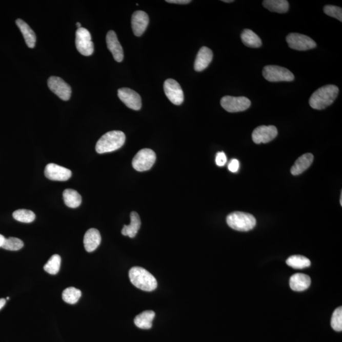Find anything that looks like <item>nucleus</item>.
Segmentation results:
<instances>
[{
    "label": "nucleus",
    "mask_w": 342,
    "mask_h": 342,
    "mask_svg": "<svg viewBox=\"0 0 342 342\" xmlns=\"http://www.w3.org/2000/svg\"><path fill=\"white\" fill-rule=\"evenodd\" d=\"M339 92L337 86L328 85L317 89L309 99V105L312 109L323 110L335 102Z\"/></svg>",
    "instance_id": "f257e3e1"
},
{
    "label": "nucleus",
    "mask_w": 342,
    "mask_h": 342,
    "mask_svg": "<svg viewBox=\"0 0 342 342\" xmlns=\"http://www.w3.org/2000/svg\"><path fill=\"white\" fill-rule=\"evenodd\" d=\"M129 277L132 284L140 290L152 292L157 289V280L152 274L144 268H132L129 270Z\"/></svg>",
    "instance_id": "f03ea898"
},
{
    "label": "nucleus",
    "mask_w": 342,
    "mask_h": 342,
    "mask_svg": "<svg viewBox=\"0 0 342 342\" xmlns=\"http://www.w3.org/2000/svg\"><path fill=\"white\" fill-rule=\"evenodd\" d=\"M125 134L120 131H112L104 134L96 145V151L98 153L114 152L119 149L125 144Z\"/></svg>",
    "instance_id": "7ed1b4c3"
},
{
    "label": "nucleus",
    "mask_w": 342,
    "mask_h": 342,
    "mask_svg": "<svg viewBox=\"0 0 342 342\" xmlns=\"http://www.w3.org/2000/svg\"><path fill=\"white\" fill-rule=\"evenodd\" d=\"M226 222L231 228L239 231L252 230L256 225V219L252 214L239 211L229 214Z\"/></svg>",
    "instance_id": "20e7f679"
},
{
    "label": "nucleus",
    "mask_w": 342,
    "mask_h": 342,
    "mask_svg": "<svg viewBox=\"0 0 342 342\" xmlns=\"http://www.w3.org/2000/svg\"><path fill=\"white\" fill-rule=\"evenodd\" d=\"M264 77L269 82H292L295 76L289 69L278 66H267L263 69Z\"/></svg>",
    "instance_id": "39448f33"
},
{
    "label": "nucleus",
    "mask_w": 342,
    "mask_h": 342,
    "mask_svg": "<svg viewBox=\"0 0 342 342\" xmlns=\"http://www.w3.org/2000/svg\"><path fill=\"white\" fill-rule=\"evenodd\" d=\"M155 160V153L152 150L145 149L139 150L134 156L132 165L137 171H147L152 168Z\"/></svg>",
    "instance_id": "423d86ee"
},
{
    "label": "nucleus",
    "mask_w": 342,
    "mask_h": 342,
    "mask_svg": "<svg viewBox=\"0 0 342 342\" xmlns=\"http://www.w3.org/2000/svg\"><path fill=\"white\" fill-rule=\"evenodd\" d=\"M75 47L83 55L90 56L93 53L94 44L91 34L86 28H80L75 32Z\"/></svg>",
    "instance_id": "0eeeda50"
},
{
    "label": "nucleus",
    "mask_w": 342,
    "mask_h": 342,
    "mask_svg": "<svg viewBox=\"0 0 342 342\" xmlns=\"http://www.w3.org/2000/svg\"><path fill=\"white\" fill-rule=\"evenodd\" d=\"M220 105L228 112H243L251 106V102L244 96H225L220 100Z\"/></svg>",
    "instance_id": "6e6552de"
},
{
    "label": "nucleus",
    "mask_w": 342,
    "mask_h": 342,
    "mask_svg": "<svg viewBox=\"0 0 342 342\" xmlns=\"http://www.w3.org/2000/svg\"><path fill=\"white\" fill-rule=\"evenodd\" d=\"M288 45L293 50L306 51L316 48V43L310 37L298 33H290L287 36Z\"/></svg>",
    "instance_id": "1a4fd4ad"
},
{
    "label": "nucleus",
    "mask_w": 342,
    "mask_h": 342,
    "mask_svg": "<svg viewBox=\"0 0 342 342\" xmlns=\"http://www.w3.org/2000/svg\"><path fill=\"white\" fill-rule=\"evenodd\" d=\"M48 86L50 90L63 100L67 101L71 98L72 89L62 78L52 76L48 79Z\"/></svg>",
    "instance_id": "9d476101"
},
{
    "label": "nucleus",
    "mask_w": 342,
    "mask_h": 342,
    "mask_svg": "<svg viewBox=\"0 0 342 342\" xmlns=\"http://www.w3.org/2000/svg\"><path fill=\"white\" fill-rule=\"evenodd\" d=\"M164 92L172 104L179 106L184 101V93L178 83L172 79H168L164 82Z\"/></svg>",
    "instance_id": "9b49d317"
},
{
    "label": "nucleus",
    "mask_w": 342,
    "mask_h": 342,
    "mask_svg": "<svg viewBox=\"0 0 342 342\" xmlns=\"http://www.w3.org/2000/svg\"><path fill=\"white\" fill-rule=\"evenodd\" d=\"M278 135V129L274 126H260L252 133L253 142L256 144H267Z\"/></svg>",
    "instance_id": "f8f14e48"
},
{
    "label": "nucleus",
    "mask_w": 342,
    "mask_h": 342,
    "mask_svg": "<svg viewBox=\"0 0 342 342\" xmlns=\"http://www.w3.org/2000/svg\"><path fill=\"white\" fill-rule=\"evenodd\" d=\"M118 96L129 109L139 110L142 108V98L138 93L131 89H118Z\"/></svg>",
    "instance_id": "ddd939ff"
},
{
    "label": "nucleus",
    "mask_w": 342,
    "mask_h": 342,
    "mask_svg": "<svg viewBox=\"0 0 342 342\" xmlns=\"http://www.w3.org/2000/svg\"><path fill=\"white\" fill-rule=\"evenodd\" d=\"M45 175L52 181L66 182L71 178L72 172L69 169L55 164H49L46 166Z\"/></svg>",
    "instance_id": "4468645a"
},
{
    "label": "nucleus",
    "mask_w": 342,
    "mask_h": 342,
    "mask_svg": "<svg viewBox=\"0 0 342 342\" xmlns=\"http://www.w3.org/2000/svg\"><path fill=\"white\" fill-rule=\"evenodd\" d=\"M149 23V17L144 11H136L132 15L131 25L134 34L136 36H141L146 30Z\"/></svg>",
    "instance_id": "2eb2a0df"
},
{
    "label": "nucleus",
    "mask_w": 342,
    "mask_h": 342,
    "mask_svg": "<svg viewBox=\"0 0 342 342\" xmlns=\"http://www.w3.org/2000/svg\"><path fill=\"white\" fill-rule=\"evenodd\" d=\"M108 49L112 53L114 60L121 63L124 58V51L122 46L118 42L116 33L114 31L108 32L106 36Z\"/></svg>",
    "instance_id": "dca6fc26"
},
{
    "label": "nucleus",
    "mask_w": 342,
    "mask_h": 342,
    "mask_svg": "<svg viewBox=\"0 0 342 342\" xmlns=\"http://www.w3.org/2000/svg\"><path fill=\"white\" fill-rule=\"evenodd\" d=\"M213 58V53L209 48L203 47L199 50L194 64L196 71L201 72L207 69Z\"/></svg>",
    "instance_id": "f3484780"
},
{
    "label": "nucleus",
    "mask_w": 342,
    "mask_h": 342,
    "mask_svg": "<svg viewBox=\"0 0 342 342\" xmlns=\"http://www.w3.org/2000/svg\"><path fill=\"white\" fill-rule=\"evenodd\" d=\"M102 240L100 233L95 228H91L86 231L83 239L85 250L88 252H92L100 245Z\"/></svg>",
    "instance_id": "a211bd4d"
},
{
    "label": "nucleus",
    "mask_w": 342,
    "mask_h": 342,
    "mask_svg": "<svg viewBox=\"0 0 342 342\" xmlns=\"http://www.w3.org/2000/svg\"><path fill=\"white\" fill-rule=\"evenodd\" d=\"M311 284L310 277L303 273H296L290 279V287L296 292H303L309 289Z\"/></svg>",
    "instance_id": "6ab92c4d"
},
{
    "label": "nucleus",
    "mask_w": 342,
    "mask_h": 342,
    "mask_svg": "<svg viewBox=\"0 0 342 342\" xmlns=\"http://www.w3.org/2000/svg\"><path fill=\"white\" fill-rule=\"evenodd\" d=\"M314 160V156L312 153H306L296 160L291 168V173L293 176H297L306 171L311 166Z\"/></svg>",
    "instance_id": "aec40b11"
},
{
    "label": "nucleus",
    "mask_w": 342,
    "mask_h": 342,
    "mask_svg": "<svg viewBox=\"0 0 342 342\" xmlns=\"http://www.w3.org/2000/svg\"><path fill=\"white\" fill-rule=\"evenodd\" d=\"M16 24H17L18 28H19L22 34H23L27 46L30 48H34L36 43V36L31 27L25 21L21 19V18L16 20Z\"/></svg>",
    "instance_id": "412c9836"
},
{
    "label": "nucleus",
    "mask_w": 342,
    "mask_h": 342,
    "mask_svg": "<svg viewBox=\"0 0 342 342\" xmlns=\"http://www.w3.org/2000/svg\"><path fill=\"white\" fill-rule=\"evenodd\" d=\"M130 218V225L124 226L121 233L124 236L134 238V236H136L140 227H141V220H140L138 214L136 212H131Z\"/></svg>",
    "instance_id": "4be33fe9"
},
{
    "label": "nucleus",
    "mask_w": 342,
    "mask_h": 342,
    "mask_svg": "<svg viewBox=\"0 0 342 342\" xmlns=\"http://www.w3.org/2000/svg\"><path fill=\"white\" fill-rule=\"evenodd\" d=\"M155 316V312L152 311L143 312L134 318V324L141 329H150L152 327V321Z\"/></svg>",
    "instance_id": "5701e85b"
},
{
    "label": "nucleus",
    "mask_w": 342,
    "mask_h": 342,
    "mask_svg": "<svg viewBox=\"0 0 342 342\" xmlns=\"http://www.w3.org/2000/svg\"><path fill=\"white\" fill-rule=\"evenodd\" d=\"M263 5L266 9L273 12L284 13L289 9V3L287 0H265Z\"/></svg>",
    "instance_id": "b1692460"
},
{
    "label": "nucleus",
    "mask_w": 342,
    "mask_h": 342,
    "mask_svg": "<svg viewBox=\"0 0 342 342\" xmlns=\"http://www.w3.org/2000/svg\"><path fill=\"white\" fill-rule=\"evenodd\" d=\"M241 39L244 44L249 48H257L262 46L260 37L250 29H244L241 34Z\"/></svg>",
    "instance_id": "393cba45"
},
{
    "label": "nucleus",
    "mask_w": 342,
    "mask_h": 342,
    "mask_svg": "<svg viewBox=\"0 0 342 342\" xmlns=\"http://www.w3.org/2000/svg\"><path fill=\"white\" fill-rule=\"evenodd\" d=\"M65 204L70 208H77L82 203V196L74 190L66 189L63 192Z\"/></svg>",
    "instance_id": "a878e982"
},
{
    "label": "nucleus",
    "mask_w": 342,
    "mask_h": 342,
    "mask_svg": "<svg viewBox=\"0 0 342 342\" xmlns=\"http://www.w3.org/2000/svg\"><path fill=\"white\" fill-rule=\"evenodd\" d=\"M286 263L290 267L296 269H304L311 266V261L308 258L299 255H292L288 258Z\"/></svg>",
    "instance_id": "bb28decb"
},
{
    "label": "nucleus",
    "mask_w": 342,
    "mask_h": 342,
    "mask_svg": "<svg viewBox=\"0 0 342 342\" xmlns=\"http://www.w3.org/2000/svg\"><path fill=\"white\" fill-rule=\"evenodd\" d=\"M82 295V293L81 290L74 287H69L64 290L63 299L67 304H74L79 301Z\"/></svg>",
    "instance_id": "cd10ccee"
},
{
    "label": "nucleus",
    "mask_w": 342,
    "mask_h": 342,
    "mask_svg": "<svg viewBox=\"0 0 342 342\" xmlns=\"http://www.w3.org/2000/svg\"><path fill=\"white\" fill-rule=\"evenodd\" d=\"M13 217L17 222L30 223L34 222L36 215L29 210L18 209L13 212Z\"/></svg>",
    "instance_id": "c85d7f7f"
},
{
    "label": "nucleus",
    "mask_w": 342,
    "mask_h": 342,
    "mask_svg": "<svg viewBox=\"0 0 342 342\" xmlns=\"http://www.w3.org/2000/svg\"><path fill=\"white\" fill-rule=\"evenodd\" d=\"M61 265V257L57 254L53 255L44 266L46 272L50 274L55 275L60 271Z\"/></svg>",
    "instance_id": "c756f323"
},
{
    "label": "nucleus",
    "mask_w": 342,
    "mask_h": 342,
    "mask_svg": "<svg viewBox=\"0 0 342 342\" xmlns=\"http://www.w3.org/2000/svg\"><path fill=\"white\" fill-rule=\"evenodd\" d=\"M23 247L24 243L21 239L15 238V237H10L9 238H5L2 247L3 249L11 250V251H17V250H21Z\"/></svg>",
    "instance_id": "7c9ffc66"
},
{
    "label": "nucleus",
    "mask_w": 342,
    "mask_h": 342,
    "mask_svg": "<svg viewBox=\"0 0 342 342\" xmlns=\"http://www.w3.org/2000/svg\"><path fill=\"white\" fill-rule=\"evenodd\" d=\"M331 326L333 329L336 332H341L342 331V308L340 307L333 312L332 320H331Z\"/></svg>",
    "instance_id": "2f4dec72"
},
{
    "label": "nucleus",
    "mask_w": 342,
    "mask_h": 342,
    "mask_svg": "<svg viewBox=\"0 0 342 342\" xmlns=\"http://www.w3.org/2000/svg\"><path fill=\"white\" fill-rule=\"evenodd\" d=\"M325 14L330 17L335 18L336 19L342 21V9L341 8L333 6V5H327L323 9Z\"/></svg>",
    "instance_id": "473e14b6"
},
{
    "label": "nucleus",
    "mask_w": 342,
    "mask_h": 342,
    "mask_svg": "<svg viewBox=\"0 0 342 342\" xmlns=\"http://www.w3.org/2000/svg\"><path fill=\"white\" fill-rule=\"evenodd\" d=\"M227 162V157L225 153L223 152H218L217 153L216 158H215V163L218 166H224Z\"/></svg>",
    "instance_id": "72a5a7b5"
},
{
    "label": "nucleus",
    "mask_w": 342,
    "mask_h": 342,
    "mask_svg": "<svg viewBox=\"0 0 342 342\" xmlns=\"http://www.w3.org/2000/svg\"><path fill=\"white\" fill-rule=\"evenodd\" d=\"M239 168V161L236 159L231 160L228 165V169L231 172H236L238 171Z\"/></svg>",
    "instance_id": "f704fd0d"
},
{
    "label": "nucleus",
    "mask_w": 342,
    "mask_h": 342,
    "mask_svg": "<svg viewBox=\"0 0 342 342\" xmlns=\"http://www.w3.org/2000/svg\"><path fill=\"white\" fill-rule=\"evenodd\" d=\"M166 2L170 3V4L186 5L190 4V0H167Z\"/></svg>",
    "instance_id": "c9c22d12"
},
{
    "label": "nucleus",
    "mask_w": 342,
    "mask_h": 342,
    "mask_svg": "<svg viewBox=\"0 0 342 342\" xmlns=\"http://www.w3.org/2000/svg\"><path fill=\"white\" fill-rule=\"evenodd\" d=\"M5 304H6V300L5 298H0V310L4 308Z\"/></svg>",
    "instance_id": "e433bc0d"
},
{
    "label": "nucleus",
    "mask_w": 342,
    "mask_h": 342,
    "mask_svg": "<svg viewBox=\"0 0 342 342\" xmlns=\"http://www.w3.org/2000/svg\"><path fill=\"white\" fill-rule=\"evenodd\" d=\"M5 238L4 236H3L0 234V247H2L3 246V244L4 243Z\"/></svg>",
    "instance_id": "4c0bfd02"
},
{
    "label": "nucleus",
    "mask_w": 342,
    "mask_h": 342,
    "mask_svg": "<svg viewBox=\"0 0 342 342\" xmlns=\"http://www.w3.org/2000/svg\"><path fill=\"white\" fill-rule=\"evenodd\" d=\"M223 2L225 3H232L234 2V0H223Z\"/></svg>",
    "instance_id": "58836bf2"
},
{
    "label": "nucleus",
    "mask_w": 342,
    "mask_h": 342,
    "mask_svg": "<svg viewBox=\"0 0 342 342\" xmlns=\"http://www.w3.org/2000/svg\"><path fill=\"white\" fill-rule=\"evenodd\" d=\"M76 26H77L78 29L82 28V25H81V24L79 23H77Z\"/></svg>",
    "instance_id": "ea45409f"
},
{
    "label": "nucleus",
    "mask_w": 342,
    "mask_h": 342,
    "mask_svg": "<svg viewBox=\"0 0 342 342\" xmlns=\"http://www.w3.org/2000/svg\"><path fill=\"white\" fill-rule=\"evenodd\" d=\"M340 204H341V206H342V194H341Z\"/></svg>",
    "instance_id": "a19ab883"
},
{
    "label": "nucleus",
    "mask_w": 342,
    "mask_h": 342,
    "mask_svg": "<svg viewBox=\"0 0 342 342\" xmlns=\"http://www.w3.org/2000/svg\"><path fill=\"white\" fill-rule=\"evenodd\" d=\"M9 298H10L9 297H7V300H9Z\"/></svg>",
    "instance_id": "79ce46f5"
}]
</instances>
